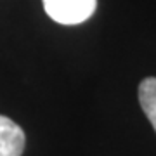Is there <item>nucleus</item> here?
I'll return each instance as SVG.
<instances>
[{"label":"nucleus","instance_id":"f257e3e1","mask_svg":"<svg viewBox=\"0 0 156 156\" xmlns=\"http://www.w3.org/2000/svg\"><path fill=\"white\" fill-rule=\"evenodd\" d=\"M45 12L61 24H80L95 11V0H44Z\"/></svg>","mask_w":156,"mask_h":156},{"label":"nucleus","instance_id":"f03ea898","mask_svg":"<svg viewBox=\"0 0 156 156\" xmlns=\"http://www.w3.org/2000/svg\"><path fill=\"white\" fill-rule=\"evenodd\" d=\"M24 151V132L11 118L0 115V156H21Z\"/></svg>","mask_w":156,"mask_h":156},{"label":"nucleus","instance_id":"7ed1b4c3","mask_svg":"<svg viewBox=\"0 0 156 156\" xmlns=\"http://www.w3.org/2000/svg\"><path fill=\"white\" fill-rule=\"evenodd\" d=\"M139 102L156 132V78H144L139 85Z\"/></svg>","mask_w":156,"mask_h":156}]
</instances>
